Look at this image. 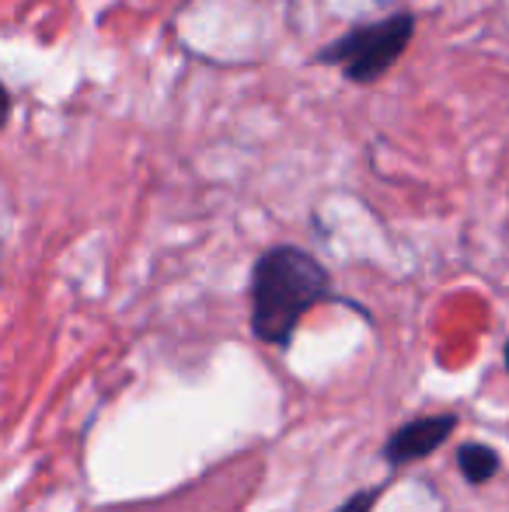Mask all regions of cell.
Listing matches in <instances>:
<instances>
[{
    "label": "cell",
    "instance_id": "obj_1",
    "mask_svg": "<svg viewBox=\"0 0 509 512\" xmlns=\"http://www.w3.org/2000/svg\"><path fill=\"white\" fill-rule=\"evenodd\" d=\"M252 331L272 349H290L300 321L311 307L332 300L328 269L297 244L262 251L252 269Z\"/></svg>",
    "mask_w": 509,
    "mask_h": 512
},
{
    "label": "cell",
    "instance_id": "obj_2",
    "mask_svg": "<svg viewBox=\"0 0 509 512\" xmlns=\"http://www.w3.org/2000/svg\"><path fill=\"white\" fill-rule=\"evenodd\" d=\"M412 35H415L412 14L408 11L387 14V18L374 21V25H356L353 32L328 42L325 49L314 53V63L339 67L346 74V81L353 84H374L377 77H384L401 60Z\"/></svg>",
    "mask_w": 509,
    "mask_h": 512
},
{
    "label": "cell",
    "instance_id": "obj_3",
    "mask_svg": "<svg viewBox=\"0 0 509 512\" xmlns=\"http://www.w3.org/2000/svg\"><path fill=\"white\" fill-rule=\"evenodd\" d=\"M457 429L454 411H440V415H422L405 422L401 429H394L384 439V460L391 467H405L415 460H426L429 453H436L450 439V432Z\"/></svg>",
    "mask_w": 509,
    "mask_h": 512
},
{
    "label": "cell",
    "instance_id": "obj_4",
    "mask_svg": "<svg viewBox=\"0 0 509 512\" xmlns=\"http://www.w3.org/2000/svg\"><path fill=\"white\" fill-rule=\"evenodd\" d=\"M503 467V457H499L496 446L489 443H464L457 446V471L468 485H489L492 478Z\"/></svg>",
    "mask_w": 509,
    "mask_h": 512
},
{
    "label": "cell",
    "instance_id": "obj_5",
    "mask_svg": "<svg viewBox=\"0 0 509 512\" xmlns=\"http://www.w3.org/2000/svg\"><path fill=\"white\" fill-rule=\"evenodd\" d=\"M384 495V485H377V488H363V492H356V495H349L346 502H342L335 512H370L377 506V499Z\"/></svg>",
    "mask_w": 509,
    "mask_h": 512
},
{
    "label": "cell",
    "instance_id": "obj_6",
    "mask_svg": "<svg viewBox=\"0 0 509 512\" xmlns=\"http://www.w3.org/2000/svg\"><path fill=\"white\" fill-rule=\"evenodd\" d=\"M503 359H506V373H509V342H506V356Z\"/></svg>",
    "mask_w": 509,
    "mask_h": 512
}]
</instances>
